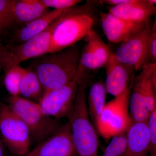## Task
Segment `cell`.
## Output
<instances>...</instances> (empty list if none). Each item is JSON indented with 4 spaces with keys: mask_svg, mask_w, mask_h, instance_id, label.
I'll list each match as a JSON object with an SVG mask.
<instances>
[{
    "mask_svg": "<svg viewBox=\"0 0 156 156\" xmlns=\"http://www.w3.org/2000/svg\"><path fill=\"white\" fill-rule=\"evenodd\" d=\"M97 1L66 9L56 20L51 37L49 53H55L75 45L92 29L97 17Z\"/></svg>",
    "mask_w": 156,
    "mask_h": 156,
    "instance_id": "6da1fadb",
    "label": "cell"
},
{
    "mask_svg": "<svg viewBox=\"0 0 156 156\" xmlns=\"http://www.w3.org/2000/svg\"><path fill=\"white\" fill-rule=\"evenodd\" d=\"M80 56L79 49L74 45L34 58L29 68L37 76L45 92L63 87L72 80Z\"/></svg>",
    "mask_w": 156,
    "mask_h": 156,
    "instance_id": "7a4b0ae2",
    "label": "cell"
},
{
    "mask_svg": "<svg viewBox=\"0 0 156 156\" xmlns=\"http://www.w3.org/2000/svg\"><path fill=\"white\" fill-rule=\"evenodd\" d=\"M87 83L79 84L71 114L68 117L76 152L79 156H98V141L96 129L87 109Z\"/></svg>",
    "mask_w": 156,
    "mask_h": 156,
    "instance_id": "3957f363",
    "label": "cell"
},
{
    "mask_svg": "<svg viewBox=\"0 0 156 156\" xmlns=\"http://www.w3.org/2000/svg\"><path fill=\"white\" fill-rule=\"evenodd\" d=\"M10 107L28 127L31 137L40 143L54 134L61 126L59 119L45 115L38 103L20 96H11Z\"/></svg>",
    "mask_w": 156,
    "mask_h": 156,
    "instance_id": "277c9868",
    "label": "cell"
},
{
    "mask_svg": "<svg viewBox=\"0 0 156 156\" xmlns=\"http://www.w3.org/2000/svg\"><path fill=\"white\" fill-rule=\"evenodd\" d=\"M56 20L41 33L25 42L7 46L0 43V66L2 69L5 71L23 62L49 53L51 34Z\"/></svg>",
    "mask_w": 156,
    "mask_h": 156,
    "instance_id": "5b68a950",
    "label": "cell"
},
{
    "mask_svg": "<svg viewBox=\"0 0 156 156\" xmlns=\"http://www.w3.org/2000/svg\"><path fill=\"white\" fill-rule=\"evenodd\" d=\"M131 88L105 105L95 128L106 140L124 134L132 124L129 111Z\"/></svg>",
    "mask_w": 156,
    "mask_h": 156,
    "instance_id": "8992f818",
    "label": "cell"
},
{
    "mask_svg": "<svg viewBox=\"0 0 156 156\" xmlns=\"http://www.w3.org/2000/svg\"><path fill=\"white\" fill-rule=\"evenodd\" d=\"M0 134L12 154L25 156L29 152L31 135L28 127L9 105L0 104Z\"/></svg>",
    "mask_w": 156,
    "mask_h": 156,
    "instance_id": "52a82bcc",
    "label": "cell"
},
{
    "mask_svg": "<svg viewBox=\"0 0 156 156\" xmlns=\"http://www.w3.org/2000/svg\"><path fill=\"white\" fill-rule=\"evenodd\" d=\"M152 25L148 23L142 29L120 44L115 53L118 60L131 66L135 71L141 70L152 63L149 41Z\"/></svg>",
    "mask_w": 156,
    "mask_h": 156,
    "instance_id": "ba28073f",
    "label": "cell"
},
{
    "mask_svg": "<svg viewBox=\"0 0 156 156\" xmlns=\"http://www.w3.org/2000/svg\"><path fill=\"white\" fill-rule=\"evenodd\" d=\"M79 85L74 77L63 87L44 92L38 102L42 112L57 119L68 118L74 106Z\"/></svg>",
    "mask_w": 156,
    "mask_h": 156,
    "instance_id": "9c48e42d",
    "label": "cell"
},
{
    "mask_svg": "<svg viewBox=\"0 0 156 156\" xmlns=\"http://www.w3.org/2000/svg\"><path fill=\"white\" fill-rule=\"evenodd\" d=\"M86 44L80 54L76 74L88 75V71L105 67L112 54L110 48L100 36L92 29L86 37Z\"/></svg>",
    "mask_w": 156,
    "mask_h": 156,
    "instance_id": "30bf717a",
    "label": "cell"
},
{
    "mask_svg": "<svg viewBox=\"0 0 156 156\" xmlns=\"http://www.w3.org/2000/svg\"><path fill=\"white\" fill-rule=\"evenodd\" d=\"M75 153L70 126L68 122L25 156H73Z\"/></svg>",
    "mask_w": 156,
    "mask_h": 156,
    "instance_id": "8fae6325",
    "label": "cell"
},
{
    "mask_svg": "<svg viewBox=\"0 0 156 156\" xmlns=\"http://www.w3.org/2000/svg\"><path fill=\"white\" fill-rule=\"evenodd\" d=\"M105 68L106 78L104 83L108 93L115 97L131 88L135 70L118 60L114 53Z\"/></svg>",
    "mask_w": 156,
    "mask_h": 156,
    "instance_id": "7c38bea8",
    "label": "cell"
},
{
    "mask_svg": "<svg viewBox=\"0 0 156 156\" xmlns=\"http://www.w3.org/2000/svg\"><path fill=\"white\" fill-rule=\"evenodd\" d=\"M156 0H128L119 5L110 7L108 12L134 23H147L155 14Z\"/></svg>",
    "mask_w": 156,
    "mask_h": 156,
    "instance_id": "4fadbf2b",
    "label": "cell"
},
{
    "mask_svg": "<svg viewBox=\"0 0 156 156\" xmlns=\"http://www.w3.org/2000/svg\"><path fill=\"white\" fill-rule=\"evenodd\" d=\"M100 16L101 27L109 41L115 44H121L125 41L142 29L148 23H136L129 22L108 12H102Z\"/></svg>",
    "mask_w": 156,
    "mask_h": 156,
    "instance_id": "5bb4252c",
    "label": "cell"
},
{
    "mask_svg": "<svg viewBox=\"0 0 156 156\" xmlns=\"http://www.w3.org/2000/svg\"><path fill=\"white\" fill-rule=\"evenodd\" d=\"M127 142L122 156H148L150 134L147 122L132 123L126 133Z\"/></svg>",
    "mask_w": 156,
    "mask_h": 156,
    "instance_id": "9a60e30c",
    "label": "cell"
},
{
    "mask_svg": "<svg viewBox=\"0 0 156 156\" xmlns=\"http://www.w3.org/2000/svg\"><path fill=\"white\" fill-rule=\"evenodd\" d=\"M65 10H53L49 11L41 17L29 23L14 34L13 36L14 44L22 43L41 33L60 17Z\"/></svg>",
    "mask_w": 156,
    "mask_h": 156,
    "instance_id": "2e32d148",
    "label": "cell"
},
{
    "mask_svg": "<svg viewBox=\"0 0 156 156\" xmlns=\"http://www.w3.org/2000/svg\"><path fill=\"white\" fill-rule=\"evenodd\" d=\"M139 83L146 106L150 112L156 108V63H151L136 77Z\"/></svg>",
    "mask_w": 156,
    "mask_h": 156,
    "instance_id": "e0dca14e",
    "label": "cell"
},
{
    "mask_svg": "<svg viewBox=\"0 0 156 156\" xmlns=\"http://www.w3.org/2000/svg\"><path fill=\"white\" fill-rule=\"evenodd\" d=\"M14 10L17 22L24 25L50 11L41 0H14Z\"/></svg>",
    "mask_w": 156,
    "mask_h": 156,
    "instance_id": "ac0fdd59",
    "label": "cell"
},
{
    "mask_svg": "<svg viewBox=\"0 0 156 156\" xmlns=\"http://www.w3.org/2000/svg\"><path fill=\"white\" fill-rule=\"evenodd\" d=\"M107 93L103 81L95 82L90 87L87 102V109L90 119L95 128L96 122L106 105Z\"/></svg>",
    "mask_w": 156,
    "mask_h": 156,
    "instance_id": "d6986e66",
    "label": "cell"
},
{
    "mask_svg": "<svg viewBox=\"0 0 156 156\" xmlns=\"http://www.w3.org/2000/svg\"><path fill=\"white\" fill-rule=\"evenodd\" d=\"M131 89L132 91L130 92L129 107L131 122L134 123L147 122L150 112L146 106L139 83L135 79L132 82Z\"/></svg>",
    "mask_w": 156,
    "mask_h": 156,
    "instance_id": "ffe728a7",
    "label": "cell"
},
{
    "mask_svg": "<svg viewBox=\"0 0 156 156\" xmlns=\"http://www.w3.org/2000/svg\"><path fill=\"white\" fill-rule=\"evenodd\" d=\"M20 92L23 98L38 101L44 93V89L37 76L30 68H22Z\"/></svg>",
    "mask_w": 156,
    "mask_h": 156,
    "instance_id": "44dd1931",
    "label": "cell"
},
{
    "mask_svg": "<svg viewBox=\"0 0 156 156\" xmlns=\"http://www.w3.org/2000/svg\"><path fill=\"white\" fill-rule=\"evenodd\" d=\"M22 68L20 65L16 66L5 71L4 83L11 96H19L20 95V88Z\"/></svg>",
    "mask_w": 156,
    "mask_h": 156,
    "instance_id": "7402d4cb",
    "label": "cell"
},
{
    "mask_svg": "<svg viewBox=\"0 0 156 156\" xmlns=\"http://www.w3.org/2000/svg\"><path fill=\"white\" fill-rule=\"evenodd\" d=\"M14 0H0V32L17 23L14 14Z\"/></svg>",
    "mask_w": 156,
    "mask_h": 156,
    "instance_id": "603a6c76",
    "label": "cell"
},
{
    "mask_svg": "<svg viewBox=\"0 0 156 156\" xmlns=\"http://www.w3.org/2000/svg\"><path fill=\"white\" fill-rule=\"evenodd\" d=\"M126 133L112 137L102 156H122L126 148Z\"/></svg>",
    "mask_w": 156,
    "mask_h": 156,
    "instance_id": "cb8c5ba5",
    "label": "cell"
},
{
    "mask_svg": "<svg viewBox=\"0 0 156 156\" xmlns=\"http://www.w3.org/2000/svg\"><path fill=\"white\" fill-rule=\"evenodd\" d=\"M147 123L150 134L149 154L156 156V108L151 112Z\"/></svg>",
    "mask_w": 156,
    "mask_h": 156,
    "instance_id": "d4e9b609",
    "label": "cell"
},
{
    "mask_svg": "<svg viewBox=\"0 0 156 156\" xmlns=\"http://www.w3.org/2000/svg\"><path fill=\"white\" fill-rule=\"evenodd\" d=\"M45 7L54 10H65L76 5L81 2L80 0H41Z\"/></svg>",
    "mask_w": 156,
    "mask_h": 156,
    "instance_id": "484cf974",
    "label": "cell"
},
{
    "mask_svg": "<svg viewBox=\"0 0 156 156\" xmlns=\"http://www.w3.org/2000/svg\"><path fill=\"white\" fill-rule=\"evenodd\" d=\"M150 53L151 62L156 63V22L155 20L152 25L149 41Z\"/></svg>",
    "mask_w": 156,
    "mask_h": 156,
    "instance_id": "4316f807",
    "label": "cell"
},
{
    "mask_svg": "<svg viewBox=\"0 0 156 156\" xmlns=\"http://www.w3.org/2000/svg\"><path fill=\"white\" fill-rule=\"evenodd\" d=\"M3 142L0 137V156H5Z\"/></svg>",
    "mask_w": 156,
    "mask_h": 156,
    "instance_id": "83f0119b",
    "label": "cell"
},
{
    "mask_svg": "<svg viewBox=\"0 0 156 156\" xmlns=\"http://www.w3.org/2000/svg\"><path fill=\"white\" fill-rule=\"evenodd\" d=\"M2 68H1V66H0V72L1 71V70H2Z\"/></svg>",
    "mask_w": 156,
    "mask_h": 156,
    "instance_id": "f1b7e54d",
    "label": "cell"
}]
</instances>
